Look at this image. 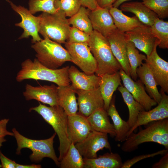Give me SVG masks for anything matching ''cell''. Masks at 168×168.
<instances>
[{
    "label": "cell",
    "mask_w": 168,
    "mask_h": 168,
    "mask_svg": "<svg viewBox=\"0 0 168 168\" xmlns=\"http://www.w3.org/2000/svg\"><path fill=\"white\" fill-rule=\"evenodd\" d=\"M69 67L67 66L60 69H51L42 65L36 58L33 61L27 59L22 63L16 80L18 82L26 79L45 80L54 83L58 86H69Z\"/></svg>",
    "instance_id": "obj_1"
},
{
    "label": "cell",
    "mask_w": 168,
    "mask_h": 168,
    "mask_svg": "<svg viewBox=\"0 0 168 168\" xmlns=\"http://www.w3.org/2000/svg\"><path fill=\"white\" fill-rule=\"evenodd\" d=\"M137 133H131L124 142L121 150L130 152L137 149L140 144L154 142L168 149V118L150 122Z\"/></svg>",
    "instance_id": "obj_2"
},
{
    "label": "cell",
    "mask_w": 168,
    "mask_h": 168,
    "mask_svg": "<svg viewBox=\"0 0 168 168\" xmlns=\"http://www.w3.org/2000/svg\"><path fill=\"white\" fill-rule=\"evenodd\" d=\"M34 111L41 115L52 127L57 135L59 142L58 159L60 161L70 144L67 132L68 115L59 105L48 107L40 103L38 106L30 108L29 111Z\"/></svg>",
    "instance_id": "obj_3"
},
{
    "label": "cell",
    "mask_w": 168,
    "mask_h": 168,
    "mask_svg": "<svg viewBox=\"0 0 168 168\" xmlns=\"http://www.w3.org/2000/svg\"><path fill=\"white\" fill-rule=\"evenodd\" d=\"M88 43L97 63V68L95 73L96 75L100 76L106 73L113 74L122 69L105 37L93 30L90 35Z\"/></svg>",
    "instance_id": "obj_4"
},
{
    "label": "cell",
    "mask_w": 168,
    "mask_h": 168,
    "mask_svg": "<svg viewBox=\"0 0 168 168\" xmlns=\"http://www.w3.org/2000/svg\"><path fill=\"white\" fill-rule=\"evenodd\" d=\"M39 16L40 18L39 33L44 39L64 44L68 39L71 27L64 12L58 9L55 13L43 12Z\"/></svg>",
    "instance_id": "obj_5"
},
{
    "label": "cell",
    "mask_w": 168,
    "mask_h": 168,
    "mask_svg": "<svg viewBox=\"0 0 168 168\" xmlns=\"http://www.w3.org/2000/svg\"><path fill=\"white\" fill-rule=\"evenodd\" d=\"M12 131L17 145L16 154L19 155L22 149L27 148L32 152L29 156L31 161L39 162L44 158L48 157L52 159L57 166H59L60 161L56 156L53 147L54 139L56 134L55 133L48 139L35 140L23 136L15 128H13Z\"/></svg>",
    "instance_id": "obj_6"
},
{
    "label": "cell",
    "mask_w": 168,
    "mask_h": 168,
    "mask_svg": "<svg viewBox=\"0 0 168 168\" xmlns=\"http://www.w3.org/2000/svg\"><path fill=\"white\" fill-rule=\"evenodd\" d=\"M36 53L37 59L42 65L48 68L58 69L66 62H72L66 49L56 42L44 38L31 45Z\"/></svg>",
    "instance_id": "obj_7"
},
{
    "label": "cell",
    "mask_w": 168,
    "mask_h": 168,
    "mask_svg": "<svg viewBox=\"0 0 168 168\" xmlns=\"http://www.w3.org/2000/svg\"><path fill=\"white\" fill-rule=\"evenodd\" d=\"M64 44L70 55L71 62L87 75L95 73L97 63L88 43H69L66 42Z\"/></svg>",
    "instance_id": "obj_8"
},
{
    "label": "cell",
    "mask_w": 168,
    "mask_h": 168,
    "mask_svg": "<svg viewBox=\"0 0 168 168\" xmlns=\"http://www.w3.org/2000/svg\"><path fill=\"white\" fill-rule=\"evenodd\" d=\"M75 145L84 158H96L97 152L104 148L111 151L108 134L94 130L91 131L84 140Z\"/></svg>",
    "instance_id": "obj_9"
},
{
    "label": "cell",
    "mask_w": 168,
    "mask_h": 168,
    "mask_svg": "<svg viewBox=\"0 0 168 168\" xmlns=\"http://www.w3.org/2000/svg\"><path fill=\"white\" fill-rule=\"evenodd\" d=\"M12 8L21 18L19 23L15 24V26L22 28L24 31L19 39L28 38L32 37V43L33 44L40 41L42 39L39 35L40 18L38 16H35L32 14L29 10L21 6H17L11 1H8Z\"/></svg>",
    "instance_id": "obj_10"
},
{
    "label": "cell",
    "mask_w": 168,
    "mask_h": 168,
    "mask_svg": "<svg viewBox=\"0 0 168 168\" xmlns=\"http://www.w3.org/2000/svg\"><path fill=\"white\" fill-rule=\"evenodd\" d=\"M159 44L157 39L151 54L146 56L145 63L151 72L158 85L168 94V62L158 54L157 47Z\"/></svg>",
    "instance_id": "obj_11"
},
{
    "label": "cell",
    "mask_w": 168,
    "mask_h": 168,
    "mask_svg": "<svg viewBox=\"0 0 168 168\" xmlns=\"http://www.w3.org/2000/svg\"><path fill=\"white\" fill-rule=\"evenodd\" d=\"M124 35L127 41L133 42L135 47L146 56L151 54L157 39L151 33L150 26L144 24L125 33Z\"/></svg>",
    "instance_id": "obj_12"
},
{
    "label": "cell",
    "mask_w": 168,
    "mask_h": 168,
    "mask_svg": "<svg viewBox=\"0 0 168 168\" xmlns=\"http://www.w3.org/2000/svg\"><path fill=\"white\" fill-rule=\"evenodd\" d=\"M124 86L131 94L134 99L143 107L145 110H151L157 103L147 94L143 84L139 79L133 80L121 69L119 71Z\"/></svg>",
    "instance_id": "obj_13"
},
{
    "label": "cell",
    "mask_w": 168,
    "mask_h": 168,
    "mask_svg": "<svg viewBox=\"0 0 168 168\" xmlns=\"http://www.w3.org/2000/svg\"><path fill=\"white\" fill-rule=\"evenodd\" d=\"M160 93L162 98L160 102L152 109L140 112L135 123L131 128L128 133L127 137L136 128L141 126L146 125L153 121L168 118V96L161 89Z\"/></svg>",
    "instance_id": "obj_14"
},
{
    "label": "cell",
    "mask_w": 168,
    "mask_h": 168,
    "mask_svg": "<svg viewBox=\"0 0 168 168\" xmlns=\"http://www.w3.org/2000/svg\"><path fill=\"white\" fill-rule=\"evenodd\" d=\"M75 91L78 95L79 114L87 117L96 110L103 108L104 101L99 87L89 90Z\"/></svg>",
    "instance_id": "obj_15"
},
{
    "label": "cell",
    "mask_w": 168,
    "mask_h": 168,
    "mask_svg": "<svg viewBox=\"0 0 168 168\" xmlns=\"http://www.w3.org/2000/svg\"><path fill=\"white\" fill-rule=\"evenodd\" d=\"M23 95L27 100H35L50 106L58 105L57 87L54 84L34 86L27 84Z\"/></svg>",
    "instance_id": "obj_16"
},
{
    "label": "cell",
    "mask_w": 168,
    "mask_h": 168,
    "mask_svg": "<svg viewBox=\"0 0 168 168\" xmlns=\"http://www.w3.org/2000/svg\"><path fill=\"white\" fill-rule=\"evenodd\" d=\"M105 37L110 44L114 56L120 64L122 69L130 76V69L127 54V41L124 33L117 29Z\"/></svg>",
    "instance_id": "obj_17"
},
{
    "label": "cell",
    "mask_w": 168,
    "mask_h": 168,
    "mask_svg": "<svg viewBox=\"0 0 168 168\" xmlns=\"http://www.w3.org/2000/svg\"><path fill=\"white\" fill-rule=\"evenodd\" d=\"M92 130L86 117L82 115L77 113L68 115L67 132L70 143L81 142Z\"/></svg>",
    "instance_id": "obj_18"
},
{
    "label": "cell",
    "mask_w": 168,
    "mask_h": 168,
    "mask_svg": "<svg viewBox=\"0 0 168 168\" xmlns=\"http://www.w3.org/2000/svg\"><path fill=\"white\" fill-rule=\"evenodd\" d=\"M89 16L93 30L107 37L117 29L109 9L99 6L90 10Z\"/></svg>",
    "instance_id": "obj_19"
},
{
    "label": "cell",
    "mask_w": 168,
    "mask_h": 168,
    "mask_svg": "<svg viewBox=\"0 0 168 168\" xmlns=\"http://www.w3.org/2000/svg\"><path fill=\"white\" fill-rule=\"evenodd\" d=\"M68 73L71 86L75 90H89L99 87L100 76L94 74L87 75L72 65L69 67Z\"/></svg>",
    "instance_id": "obj_20"
},
{
    "label": "cell",
    "mask_w": 168,
    "mask_h": 168,
    "mask_svg": "<svg viewBox=\"0 0 168 168\" xmlns=\"http://www.w3.org/2000/svg\"><path fill=\"white\" fill-rule=\"evenodd\" d=\"M99 86L104 101V109L107 111L114 92L122 85L119 71L113 74H105L100 76Z\"/></svg>",
    "instance_id": "obj_21"
},
{
    "label": "cell",
    "mask_w": 168,
    "mask_h": 168,
    "mask_svg": "<svg viewBox=\"0 0 168 168\" xmlns=\"http://www.w3.org/2000/svg\"><path fill=\"white\" fill-rule=\"evenodd\" d=\"M86 118L93 130L109 134L111 137L115 136L114 125L110 122L108 112L103 108L96 110Z\"/></svg>",
    "instance_id": "obj_22"
},
{
    "label": "cell",
    "mask_w": 168,
    "mask_h": 168,
    "mask_svg": "<svg viewBox=\"0 0 168 168\" xmlns=\"http://www.w3.org/2000/svg\"><path fill=\"white\" fill-rule=\"evenodd\" d=\"M122 11L134 14L143 24L152 26L158 16L145 6L142 2H124L120 5Z\"/></svg>",
    "instance_id": "obj_23"
},
{
    "label": "cell",
    "mask_w": 168,
    "mask_h": 168,
    "mask_svg": "<svg viewBox=\"0 0 168 168\" xmlns=\"http://www.w3.org/2000/svg\"><path fill=\"white\" fill-rule=\"evenodd\" d=\"M84 168H121L123 162L120 155L110 152L96 158H83Z\"/></svg>",
    "instance_id": "obj_24"
},
{
    "label": "cell",
    "mask_w": 168,
    "mask_h": 168,
    "mask_svg": "<svg viewBox=\"0 0 168 168\" xmlns=\"http://www.w3.org/2000/svg\"><path fill=\"white\" fill-rule=\"evenodd\" d=\"M137 73L139 79L145 86V89L149 96L158 104L162 98L159 91L157 84L152 73L147 64L143 63L137 70Z\"/></svg>",
    "instance_id": "obj_25"
},
{
    "label": "cell",
    "mask_w": 168,
    "mask_h": 168,
    "mask_svg": "<svg viewBox=\"0 0 168 168\" xmlns=\"http://www.w3.org/2000/svg\"><path fill=\"white\" fill-rule=\"evenodd\" d=\"M58 105L61 107L68 115L77 113L78 104L75 91L71 86H57Z\"/></svg>",
    "instance_id": "obj_26"
},
{
    "label": "cell",
    "mask_w": 168,
    "mask_h": 168,
    "mask_svg": "<svg viewBox=\"0 0 168 168\" xmlns=\"http://www.w3.org/2000/svg\"><path fill=\"white\" fill-rule=\"evenodd\" d=\"M115 95L113 96L107 112L113 123L116 133L115 141L124 142L127 138L131 128L127 121L123 120L119 115L115 105Z\"/></svg>",
    "instance_id": "obj_27"
},
{
    "label": "cell",
    "mask_w": 168,
    "mask_h": 168,
    "mask_svg": "<svg viewBox=\"0 0 168 168\" xmlns=\"http://www.w3.org/2000/svg\"><path fill=\"white\" fill-rule=\"evenodd\" d=\"M109 11L117 29L122 32L131 31L143 24L136 16L130 17L126 16L118 8L112 7Z\"/></svg>",
    "instance_id": "obj_28"
},
{
    "label": "cell",
    "mask_w": 168,
    "mask_h": 168,
    "mask_svg": "<svg viewBox=\"0 0 168 168\" xmlns=\"http://www.w3.org/2000/svg\"><path fill=\"white\" fill-rule=\"evenodd\" d=\"M117 89L121 93L128 107L129 117L127 122L131 128L135 123L140 112L145 110L124 86L121 85L119 86Z\"/></svg>",
    "instance_id": "obj_29"
},
{
    "label": "cell",
    "mask_w": 168,
    "mask_h": 168,
    "mask_svg": "<svg viewBox=\"0 0 168 168\" xmlns=\"http://www.w3.org/2000/svg\"><path fill=\"white\" fill-rule=\"evenodd\" d=\"M90 10L81 6L78 11L68 19L70 25L90 35L93 30L89 16Z\"/></svg>",
    "instance_id": "obj_30"
},
{
    "label": "cell",
    "mask_w": 168,
    "mask_h": 168,
    "mask_svg": "<svg viewBox=\"0 0 168 168\" xmlns=\"http://www.w3.org/2000/svg\"><path fill=\"white\" fill-rule=\"evenodd\" d=\"M83 158L75 144L72 142L65 156L60 161L61 168H83Z\"/></svg>",
    "instance_id": "obj_31"
},
{
    "label": "cell",
    "mask_w": 168,
    "mask_h": 168,
    "mask_svg": "<svg viewBox=\"0 0 168 168\" xmlns=\"http://www.w3.org/2000/svg\"><path fill=\"white\" fill-rule=\"evenodd\" d=\"M127 57L130 69V77L134 81L137 80V68L143 63L142 61L145 60L146 56L139 53L136 49L134 44L131 41H127Z\"/></svg>",
    "instance_id": "obj_32"
},
{
    "label": "cell",
    "mask_w": 168,
    "mask_h": 168,
    "mask_svg": "<svg viewBox=\"0 0 168 168\" xmlns=\"http://www.w3.org/2000/svg\"><path fill=\"white\" fill-rule=\"evenodd\" d=\"M150 27L151 33L159 41L158 47L168 49V22L157 17Z\"/></svg>",
    "instance_id": "obj_33"
},
{
    "label": "cell",
    "mask_w": 168,
    "mask_h": 168,
    "mask_svg": "<svg viewBox=\"0 0 168 168\" xmlns=\"http://www.w3.org/2000/svg\"><path fill=\"white\" fill-rule=\"evenodd\" d=\"M55 0H29V10L34 14L36 13L42 12L49 13H54L57 12L54 6Z\"/></svg>",
    "instance_id": "obj_34"
},
{
    "label": "cell",
    "mask_w": 168,
    "mask_h": 168,
    "mask_svg": "<svg viewBox=\"0 0 168 168\" xmlns=\"http://www.w3.org/2000/svg\"><path fill=\"white\" fill-rule=\"evenodd\" d=\"M142 3L155 13L159 18L168 16V0H142Z\"/></svg>",
    "instance_id": "obj_35"
},
{
    "label": "cell",
    "mask_w": 168,
    "mask_h": 168,
    "mask_svg": "<svg viewBox=\"0 0 168 168\" xmlns=\"http://www.w3.org/2000/svg\"><path fill=\"white\" fill-rule=\"evenodd\" d=\"M54 6L63 11L66 16L71 17L78 11L81 4L80 0H55Z\"/></svg>",
    "instance_id": "obj_36"
},
{
    "label": "cell",
    "mask_w": 168,
    "mask_h": 168,
    "mask_svg": "<svg viewBox=\"0 0 168 168\" xmlns=\"http://www.w3.org/2000/svg\"><path fill=\"white\" fill-rule=\"evenodd\" d=\"M90 35L74 27H71L67 42L69 43H88Z\"/></svg>",
    "instance_id": "obj_37"
},
{
    "label": "cell",
    "mask_w": 168,
    "mask_h": 168,
    "mask_svg": "<svg viewBox=\"0 0 168 168\" xmlns=\"http://www.w3.org/2000/svg\"><path fill=\"white\" fill-rule=\"evenodd\" d=\"M168 152V149H163L150 154H142L135 156L131 159H128L124 163L121 168H130L136 163L142 160L153 157L160 155H164Z\"/></svg>",
    "instance_id": "obj_38"
},
{
    "label": "cell",
    "mask_w": 168,
    "mask_h": 168,
    "mask_svg": "<svg viewBox=\"0 0 168 168\" xmlns=\"http://www.w3.org/2000/svg\"><path fill=\"white\" fill-rule=\"evenodd\" d=\"M9 119H5L0 120V149L3 142L7 141L5 137L7 135L13 136L12 132L8 131L7 128V125Z\"/></svg>",
    "instance_id": "obj_39"
},
{
    "label": "cell",
    "mask_w": 168,
    "mask_h": 168,
    "mask_svg": "<svg viewBox=\"0 0 168 168\" xmlns=\"http://www.w3.org/2000/svg\"><path fill=\"white\" fill-rule=\"evenodd\" d=\"M0 160L1 164L0 168H16V163L14 161L7 158L2 153L0 150Z\"/></svg>",
    "instance_id": "obj_40"
},
{
    "label": "cell",
    "mask_w": 168,
    "mask_h": 168,
    "mask_svg": "<svg viewBox=\"0 0 168 168\" xmlns=\"http://www.w3.org/2000/svg\"><path fill=\"white\" fill-rule=\"evenodd\" d=\"M152 168H168V152L164 154L163 156L159 161L154 163L152 166Z\"/></svg>",
    "instance_id": "obj_41"
},
{
    "label": "cell",
    "mask_w": 168,
    "mask_h": 168,
    "mask_svg": "<svg viewBox=\"0 0 168 168\" xmlns=\"http://www.w3.org/2000/svg\"><path fill=\"white\" fill-rule=\"evenodd\" d=\"M81 6L90 10H93L98 6L96 0H80Z\"/></svg>",
    "instance_id": "obj_42"
},
{
    "label": "cell",
    "mask_w": 168,
    "mask_h": 168,
    "mask_svg": "<svg viewBox=\"0 0 168 168\" xmlns=\"http://www.w3.org/2000/svg\"><path fill=\"white\" fill-rule=\"evenodd\" d=\"M98 6L109 9L117 0H96Z\"/></svg>",
    "instance_id": "obj_43"
},
{
    "label": "cell",
    "mask_w": 168,
    "mask_h": 168,
    "mask_svg": "<svg viewBox=\"0 0 168 168\" xmlns=\"http://www.w3.org/2000/svg\"><path fill=\"white\" fill-rule=\"evenodd\" d=\"M40 165L32 164L30 165H23L16 163V168H41Z\"/></svg>",
    "instance_id": "obj_44"
},
{
    "label": "cell",
    "mask_w": 168,
    "mask_h": 168,
    "mask_svg": "<svg viewBox=\"0 0 168 168\" xmlns=\"http://www.w3.org/2000/svg\"><path fill=\"white\" fill-rule=\"evenodd\" d=\"M129 0H117L113 4L112 7L118 8L121 4Z\"/></svg>",
    "instance_id": "obj_45"
},
{
    "label": "cell",
    "mask_w": 168,
    "mask_h": 168,
    "mask_svg": "<svg viewBox=\"0 0 168 168\" xmlns=\"http://www.w3.org/2000/svg\"></svg>",
    "instance_id": "obj_46"
}]
</instances>
